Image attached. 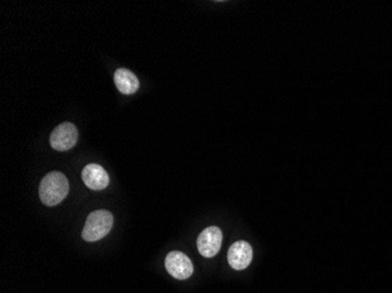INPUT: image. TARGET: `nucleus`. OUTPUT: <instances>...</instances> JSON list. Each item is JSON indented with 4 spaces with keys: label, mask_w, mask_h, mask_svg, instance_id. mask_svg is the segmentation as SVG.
I'll return each mask as SVG.
<instances>
[{
    "label": "nucleus",
    "mask_w": 392,
    "mask_h": 293,
    "mask_svg": "<svg viewBox=\"0 0 392 293\" xmlns=\"http://www.w3.org/2000/svg\"><path fill=\"white\" fill-rule=\"evenodd\" d=\"M252 260V245L246 240H237L229 248L228 263L234 270H244Z\"/></svg>",
    "instance_id": "6"
},
{
    "label": "nucleus",
    "mask_w": 392,
    "mask_h": 293,
    "mask_svg": "<svg viewBox=\"0 0 392 293\" xmlns=\"http://www.w3.org/2000/svg\"><path fill=\"white\" fill-rule=\"evenodd\" d=\"M113 215L108 210H96L88 215L84 230L83 238L86 242H96L103 237L107 236L111 229L113 228Z\"/></svg>",
    "instance_id": "2"
},
{
    "label": "nucleus",
    "mask_w": 392,
    "mask_h": 293,
    "mask_svg": "<svg viewBox=\"0 0 392 293\" xmlns=\"http://www.w3.org/2000/svg\"><path fill=\"white\" fill-rule=\"evenodd\" d=\"M222 240V231L217 227L205 229L198 237V252L206 258H212L220 251Z\"/></svg>",
    "instance_id": "5"
},
{
    "label": "nucleus",
    "mask_w": 392,
    "mask_h": 293,
    "mask_svg": "<svg viewBox=\"0 0 392 293\" xmlns=\"http://www.w3.org/2000/svg\"><path fill=\"white\" fill-rule=\"evenodd\" d=\"M69 179L62 172H51L42 179L39 196L42 204L54 206L62 202L69 195Z\"/></svg>",
    "instance_id": "1"
},
{
    "label": "nucleus",
    "mask_w": 392,
    "mask_h": 293,
    "mask_svg": "<svg viewBox=\"0 0 392 293\" xmlns=\"http://www.w3.org/2000/svg\"><path fill=\"white\" fill-rule=\"evenodd\" d=\"M114 82L118 91L126 96L134 94L140 86L137 76L133 72H130V69H119L115 71Z\"/></svg>",
    "instance_id": "8"
},
{
    "label": "nucleus",
    "mask_w": 392,
    "mask_h": 293,
    "mask_svg": "<svg viewBox=\"0 0 392 293\" xmlns=\"http://www.w3.org/2000/svg\"><path fill=\"white\" fill-rule=\"evenodd\" d=\"M164 267L171 277L180 281L189 278L194 272L191 259L181 251L169 252L164 259Z\"/></svg>",
    "instance_id": "4"
},
{
    "label": "nucleus",
    "mask_w": 392,
    "mask_h": 293,
    "mask_svg": "<svg viewBox=\"0 0 392 293\" xmlns=\"http://www.w3.org/2000/svg\"><path fill=\"white\" fill-rule=\"evenodd\" d=\"M81 177L86 187L90 188L91 190H103L110 184V176L99 164H87L83 169Z\"/></svg>",
    "instance_id": "7"
},
{
    "label": "nucleus",
    "mask_w": 392,
    "mask_h": 293,
    "mask_svg": "<svg viewBox=\"0 0 392 293\" xmlns=\"http://www.w3.org/2000/svg\"><path fill=\"white\" fill-rule=\"evenodd\" d=\"M78 141V130L71 122H64L52 132L50 137L51 147L57 152H66L72 149Z\"/></svg>",
    "instance_id": "3"
}]
</instances>
